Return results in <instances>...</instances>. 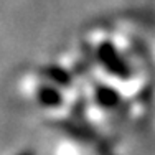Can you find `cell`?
<instances>
[{
	"label": "cell",
	"mask_w": 155,
	"mask_h": 155,
	"mask_svg": "<svg viewBox=\"0 0 155 155\" xmlns=\"http://www.w3.org/2000/svg\"><path fill=\"white\" fill-rule=\"evenodd\" d=\"M97 58L101 61L102 68L116 78L129 79L132 76V68L129 61L119 53V50L112 43H102L97 48Z\"/></svg>",
	"instance_id": "6da1fadb"
}]
</instances>
